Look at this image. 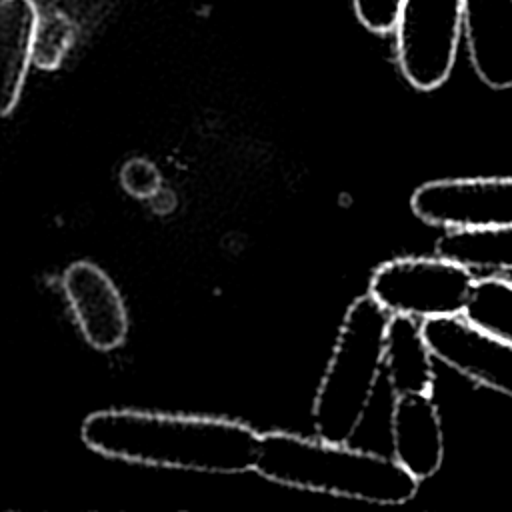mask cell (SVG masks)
I'll return each mask as SVG.
<instances>
[{"mask_svg": "<svg viewBox=\"0 0 512 512\" xmlns=\"http://www.w3.org/2000/svg\"><path fill=\"white\" fill-rule=\"evenodd\" d=\"M82 442L106 458L208 474L254 470L260 432L240 420L136 408L92 412Z\"/></svg>", "mask_w": 512, "mask_h": 512, "instance_id": "1", "label": "cell"}, {"mask_svg": "<svg viewBox=\"0 0 512 512\" xmlns=\"http://www.w3.org/2000/svg\"><path fill=\"white\" fill-rule=\"evenodd\" d=\"M254 470L288 488L386 506L412 500L420 484L394 456L282 430L260 436Z\"/></svg>", "mask_w": 512, "mask_h": 512, "instance_id": "2", "label": "cell"}, {"mask_svg": "<svg viewBox=\"0 0 512 512\" xmlns=\"http://www.w3.org/2000/svg\"><path fill=\"white\" fill-rule=\"evenodd\" d=\"M388 322L390 314L370 294L348 306L312 402L316 436L350 442L360 428L384 374Z\"/></svg>", "mask_w": 512, "mask_h": 512, "instance_id": "3", "label": "cell"}, {"mask_svg": "<svg viewBox=\"0 0 512 512\" xmlns=\"http://www.w3.org/2000/svg\"><path fill=\"white\" fill-rule=\"evenodd\" d=\"M474 274L444 256H402L382 262L370 276L368 294L390 314L420 322L462 314Z\"/></svg>", "mask_w": 512, "mask_h": 512, "instance_id": "4", "label": "cell"}, {"mask_svg": "<svg viewBox=\"0 0 512 512\" xmlns=\"http://www.w3.org/2000/svg\"><path fill=\"white\" fill-rule=\"evenodd\" d=\"M464 0H404L396 26V58L416 90L442 86L456 62Z\"/></svg>", "mask_w": 512, "mask_h": 512, "instance_id": "5", "label": "cell"}, {"mask_svg": "<svg viewBox=\"0 0 512 512\" xmlns=\"http://www.w3.org/2000/svg\"><path fill=\"white\" fill-rule=\"evenodd\" d=\"M412 212L430 226L490 228L512 226V178H440L418 186Z\"/></svg>", "mask_w": 512, "mask_h": 512, "instance_id": "6", "label": "cell"}, {"mask_svg": "<svg viewBox=\"0 0 512 512\" xmlns=\"http://www.w3.org/2000/svg\"><path fill=\"white\" fill-rule=\"evenodd\" d=\"M422 332L436 360L512 398V342L478 328L464 314L428 318Z\"/></svg>", "mask_w": 512, "mask_h": 512, "instance_id": "7", "label": "cell"}, {"mask_svg": "<svg viewBox=\"0 0 512 512\" xmlns=\"http://www.w3.org/2000/svg\"><path fill=\"white\" fill-rule=\"evenodd\" d=\"M62 290L84 340L110 352L124 344L128 334V312L120 290L110 276L88 260L72 262L62 274Z\"/></svg>", "mask_w": 512, "mask_h": 512, "instance_id": "8", "label": "cell"}, {"mask_svg": "<svg viewBox=\"0 0 512 512\" xmlns=\"http://www.w3.org/2000/svg\"><path fill=\"white\" fill-rule=\"evenodd\" d=\"M392 456L420 482L444 460V432L432 392L396 394L390 412Z\"/></svg>", "mask_w": 512, "mask_h": 512, "instance_id": "9", "label": "cell"}, {"mask_svg": "<svg viewBox=\"0 0 512 512\" xmlns=\"http://www.w3.org/2000/svg\"><path fill=\"white\" fill-rule=\"evenodd\" d=\"M462 28L478 78L494 88H512V0H464Z\"/></svg>", "mask_w": 512, "mask_h": 512, "instance_id": "10", "label": "cell"}, {"mask_svg": "<svg viewBox=\"0 0 512 512\" xmlns=\"http://www.w3.org/2000/svg\"><path fill=\"white\" fill-rule=\"evenodd\" d=\"M432 350L424 338L422 322L410 316H390L384 350V374L396 394L432 392Z\"/></svg>", "mask_w": 512, "mask_h": 512, "instance_id": "11", "label": "cell"}, {"mask_svg": "<svg viewBox=\"0 0 512 512\" xmlns=\"http://www.w3.org/2000/svg\"><path fill=\"white\" fill-rule=\"evenodd\" d=\"M38 30L34 0H2L0 4V96L8 112L24 86Z\"/></svg>", "mask_w": 512, "mask_h": 512, "instance_id": "12", "label": "cell"}, {"mask_svg": "<svg viewBox=\"0 0 512 512\" xmlns=\"http://www.w3.org/2000/svg\"><path fill=\"white\" fill-rule=\"evenodd\" d=\"M436 254L470 270H512V226L448 230L438 238Z\"/></svg>", "mask_w": 512, "mask_h": 512, "instance_id": "13", "label": "cell"}, {"mask_svg": "<svg viewBox=\"0 0 512 512\" xmlns=\"http://www.w3.org/2000/svg\"><path fill=\"white\" fill-rule=\"evenodd\" d=\"M462 314L478 328L512 342V282L500 276L476 278Z\"/></svg>", "mask_w": 512, "mask_h": 512, "instance_id": "14", "label": "cell"}, {"mask_svg": "<svg viewBox=\"0 0 512 512\" xmlns=\"http://www.w3.org/2000/svg\"><path fill=\"white\" fill-rule=\"evenodd\" d=\"M362 26L372 32L384 34L396 30L402 14L404 0H352Z\"/></svg>", "mask_w": 512, "mask_h": 512, "instance_id": "15", "label": "cell"}, {"mask_svg": "<svg viewBox=\"0 0 512 512\" xmlns=\"http://www.w3.org/2000/svg\"><path fill=\"white\" fill-rule=\"evenodd\" d=\"M120 184L128 194L136 198H148L154 196L160 188V174L152 162L144 158H132L120 170Z\"/></svg>", "mask_w": 512, "mask_h": 512, "instance_id": "16", "label": "cell"}]
</instances>
